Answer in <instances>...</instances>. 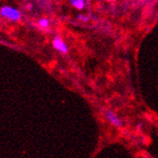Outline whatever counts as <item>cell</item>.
I'll return each mask as SVG.
<instances>
[{"mask_svg":"<svg viewBox=\"0 0 158 158\" xmlns=\"http://www.w3.org/2000/svg\"><path fill=\"white\" fill-rule=\"evenodd\" d=\"M0 16L2 18L8 19L12 22H19L22 18V14L18 9L13 8L11 6H3L0 9Z\"/></svg>","mask_w":158,"mask_h":158,"instance_id":"obj_1","label":"cell"},{"mask_svg":"<svg viewBox=\"0 0 158 158\" xmlns=\"http://www.w3.org/2000/svg\"><path fill=\"white\" fill-rule=\"evenodd\" d=\"M104 115L107 121L112 124L115 128H122L123 127V121L119 118V116L116 114L112 110H104Z\"/></svg>","mask_w":158,"mask_h":158,"instance_id":"obj_2","label":"cell"},{"mask_svg":"<svg viewBox=\"0 0 158 158\" xmlns=\"http://www.w3.org/2000/svg\"><path fill=\"white\" fill-rule=\"evenodd\" d=\"M52 47L56 49V51H58L59 52L66 54L68 52V46L66 45V43L58 36H56L52 40Z\"/></svg>","mask_w":158,"mask_h":158,"instance_id":"obj_3","label":"cell"},{"mask_svg":"<svg viewBox=\"0 0 158 158\" xmlns=\"http://www.w3.org/2000/svg\"><path fill=\"white\" fill-rule=\"evenodd\" d=\"M70 4L78 10H82L85 7V0H70Z\"/></svg>","mask_w":158,"mask_h":158,"instance_id":"obj_4","label":"cell"},{"mask_svg":"<svg viewBox=\"0 0 158 158\" xmlns=\"http://www.w3.org/2000/svg\"><path fill=\"white\" fill-rule=\"evenodd\" d=\"M38 24L41 28H48V27L50 26V20L46 19V18H43V19H40L39 22H38Z\"/></svg>","mask_w":158,"mask_h":158,"instance_id":"obj_5","label":"cell"},{"mask_svg":"<svg viewBox=\"0 0 158 158\" xmlns=\"http://www.w3.org/2000/svg\"><path fill=\"white\" fill-rule=\"evenodd\" d=\"M78 19H79L80 20H81V22H84V23H86L87 20L89 19L88 17H86V16H85V15H80V16H78Z\"/></svg>","mask_w":158,"mask_h":158,"instance_id":"obj_6","label":"cell"},{"mask_svg":"<svg viewBox=\"0 0 158 158\" xmlns=\"http://www.w3.org/2000/svg\"><path fill=\"white\" fill-rule=\"evenodd\" d=\"M106 1H109V2H112V1H114V0H106Z\"/></svg>","mask_w":158,"mask_h":158,"instance_id":"obj_7","label":"cell"}]
</instances>
